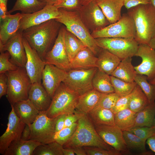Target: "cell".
I'll use <instances>...</instances> for the list:
<instances>
[{
	"label": "cell",
	"instance_id": "25",
	"mask_svg": "<svg viewBox=\"0 0 155 155\" xmlns=\"http://www.w3.org/2000/svg\"><path fill=\"white\" fill-rule=\"evenodd\" d=\"M98 55L97 68L100 71L111 75L121 60L108 51L102 48Z\"/></svg>",
	"mask_w": 155,
	"mask_h": 155
},
{
	"label": "cell",
	"instance_id": "49",
	"mask_svg": "<svg viewBox=\"0 0 155 155\" xmlns=\"http://www.w3.org/2000/svg\"><path fill=\"white\" fill-rule=\"evenodd\" d=\"M124 6L127 9L141 4L151 3L150 0H124Z\"/></svg>",
	"mask_w": 155,
	"mask_h": 155
},
{
	"label": "cell",
	"instance_id": "56",
	"mask_svg": "<svg viewBox=\"0 0 155 155\" xmlns=\"http://www.w3.org/2000/svg\"><path fill=\"white\" fill-rule=\"evenodd\" d=\"M39 1L45 3L47 5H54L55 4V0H38Z\"/></svg>",
	"mask_w": 155,
	"mask_h": 155
},
{
	"label": "cell",
	"instance_id": "39",
	"mask_svg": "<svg viewBox=\"0 0 155 155\" xmlns=\"http://www.w3.org/2000/svg\"><path fill=\"white\" fill-rule=\"evenodd\" d=\"M63 146L55 142L42 144L38 146L33 155H63Z\"/></svg>",
	"mask_w": 155,
	"mask_h": 155
},
{
	"label": "cell",
	"instance_id": "59",
	"mask_svg": "<svg viewBox=\"0 0 155 155\" xmlns=\"http://www.w3.org/2000/svg\"><path fill=\"white\" fill-rule=\"evenodd\" d=\"M8 0H0V4H3L7 6Z\"/></svg>",
	"mask_w": 155,
	"mask_h": 155
},
{
	"label": "cell",
	"instance_id": "57",
	"mask_svg": "<svg viewBox=\"0 0 155 155\" xmlns=\"http://www.w3.org/2000/svg\"><path fill=\"white\" fill-rule=\"evenodd\" d=\"M149 45L152 48L155 49V36L150 40Z\"/></svg>",
	"mask_w": 155,
	"mask_h": 155
},
{
	"label": "cell",
	"instance_id": "3",
	"mask_svg": "<svg viewBox=\"0 0 155 155\" xmlns=\"http://www.w3.org/2000/svg\"><path fill=\"white\" fill-rule=\"evenodd\" d=\"M79 146H94L108 150H115L100 136L87 114H84L78 120L72 136L63 146L64 148Z\"/></svg>",
	"mask_w": 155,
	"mask_h": 155
},
{
	"label": "cell",
	"instance_id": "18",
	"mask_svg": "<svg viewBox=\"0 0 155 155\" xmlns=\"http://www.w3.org/2000/svg\"><path fill=\"white\" fill-rule=\"evenodd\" d=\"M135 56L141 58L142 62L134 67L137 74L147 76L150 81L155 78V49L146 44H139Z\"/></svg>",
	"mask_w": 155,
	"mask_h": 155
},
{
	"label": "cell",
	"instance_id": "51",
	"mask_svg": "<svg viewBox=\"0 0 155 155\" xmlns=\"http://www.w3.org/2000/svg\"><path fill=\"white\" fill-rule=\"evenodd\" d=\"M30 133L31 130L30 125L26 124L22 131L21 139L24 140H29Z\"/></svg>",
	"mask_w": 155,
	"mask_h": 155
},
{
	"label": "cell",
	"instance_id": "38",
	"mask_svg": "<svg viewBox=\"0 0 155 155\" xmlns=\"http://www.w3.org/2000/svg\"><path fill=\"white\" fill-rule=\"evenodd\" d=\"M148 81L146 76L138 74L134 79V81L146 95L150 104L155 102V85L150 84Z\"/></svg>",
	"mask_w": 155,
	"mask_h": 155
},
{
	"label": "cell",
	"instance_id": "47",
	"mask_svg": "<svg viewBox=\"0 0 155 155\" xmlns=\"http://www.w3.org/2000/svg\"><path fill=\"white\" fill-rule=\"evenodd\" d=\"M84 114L75 111L74 113L66 115L64 127L70 126L77 122Z\"/></svg>",
	"mask_w": 155,
	"mask_h": 155
},
{
	"label": "cell",
	"instance_id": "23",
	"mask_svg": "<svg viewBox=\"0 0 155 155\" xmlns=\"http://www.w3.org/2000/svg\"><path fill=\"white\" fill-rule=\"evenodd\" d=\"M97 59L93 52L86 46L80 51L70 62L71 69L97 68Z\"/></svg>",
	"mask_w": 155,
	"mask_h": 155
},
{
	"label": "cell",
	"instance_id": "4",
	"mask_svg": "<svg viewBox=\"0 0 155 155\" xmlns=\"http://www.w3.org/2000/svg\"><path fill=\"white\" fill-rule=\"evenodd\" d=\"M59 9L61 16L55 20L64 25L67 30L79 38L96 56L98 55L101 48L96 44L95 38L82 21L78 12L63 8Z\"/></svg>",
	"mask_w": 155,
	"mask_h": 155
},
{
	"label": "cell",
	"instance_id": "54",
	"mask_svg": "<svg viewBox=\"0 0 155 155\" xmlns=\"http://www.w3.org/2000/svg\"><path fill=\"white\" fill-rule=\"evenodd\" d=\"M75 154L77 155H87L83 147H76L72 148Z\"/></svg>",
	"mask_w": 155,
	"mask_h": 155
},
{
	"label": "cell",
	"instance_id": "46",
	"mask_svg": "<svg viewBox=\"0 0 155 155\" xmlns=\"http://www.w3.org/2000/svg\"><path fill=\"white\" fill-rule=\"evenodd\" d=\"M131 96V93L126 96H120L111 110L115 114L119 112L129 108Z\"/></svg>",
	"mask_w": 155,
	"mask_h": 155
},
{
	"label": "cell",
	"instance_id": "42",
	"mask_svg": "<svg viewBox=\"0 0 155 155\" xmlns=\"http://www.w3.org/2000/svg\"><path fill=\"white\" fill-rule=\"evenodd\" d=\"M128 131L145 141L155 134L154 126L151 127H134Z\"/></svg>",
	"mask_w": 155,
	"mask_h": 155
},
{
	"label": "cell",
	"instance_id": "29",
	"mask_svg": "<svg viewBox=\"0 0 155 155\" xmlns=\"http://www.w3.org/2000/svg\"><path fill=\"white\" fill-rule=\"evenodd\" d=\"M131 61V57L122 60L111 75L127 82H134L137 74Z\"/></svg>",
	"mask_w": 155,
	"mask_h": 155
},
{
	"label": "cell",
	"instance_id": "15",
	"mask_svg": "<svg viewBox=\"0 0 155 155\" xmlns=\"http://www.w3.org/2000/svg\"><path fill=\"white\" fill-rule=\"evenodd\" d=\"M94 126L98 133L106 144L121 154L131 153L125 143L123 131L115 125Z\"/></svg>",
	"mask_w": 155,
	"mask_h": 155
},
{
	"label": "cell",
	"instance_id": "21",
	"mask_svg": "<svg viewBox=\"0 0 155 155\" xmlns=\"http://www.w3.org/2000/svg\"><path fill=\"white\" fill-rule=\"evenodd\" d=\"M28 99L39 111H46L52 101L41 83L32 84L29 92Z\"/></svg>",
	"mask_w": 155,
	"mask_h": 155
},
{
	"label": "cell",
	"instance_id": "55",
	"mask_svg": "<svg viewBox=\"0 0 155 155\" xmlns=\"http://www.w3.org/2000/svg\"><path fill=\"white\" fill-rule=\"evenodd\" d=\"M63 155H75L73 150L72 148H66L63 149Z\"/></svg>",
	"mask_w": 155,
	"mask_h": 155
},
{
	"label": "cell",
	"instance_id": "43",
	"mask_svg": "<svg viewBox=\"0 0 155 155\" xmlns=\"http://www.w3.org/2000/svg\"><path fill=\"white\" fill-rule=\"evenodd\" d=\"M10 55L7 51L1 53L0 55V73L16 70L19 67L11 62Z\"/></svg>",
	"mask_w": 155,
	"mask_h": 155
},
{
	"label": "cell",
	"instance_id": "7",
	"mask_svg": "<svg viewBox=\"0 0 155 155\" xmlns=\"http://www.w3.org/2000/svg\"><path fill=\"white\" fill-rule=\"evenodd\" d=\"M95 39L98 47L108 51L121 60L135 56L139 45L134 38H100Z\"/></svg>",
	"mask_w": 155,
	"mask_h": 155
},
{
	"label": "cell",
	"instance_id": "33",
	"mask_svg": "<svg viewBox=\"0 0 155 155\" xmlns=\"http://www.w3.org/2000/svg\"><path fill=\"white\" fill-rule=\"evenodd\" d=\"M46 4L38 0H16L9 13L20 11L22 13H29L38 11L43 8Z\"/></svg>",
	"mask_w": 155,
	"mask_h": 155
},
{
	"label": "cell",
	"instance_id": "36",
	"mask_svg": "<svg viewBox=\"0 0 155 155\" xmlns=\"http://www.w3.org/2000/svg\"><path fill=\"white\" fill-rule=\"evenodd\" d=\"M125 143L128 148L140 152L142 154L150 153L146 151L145 141L128 130L123 131Z\"/></svg>",
	"mask_w": 155,
	"mask_h": 155
},
{
	"label": "cell",
	"instance_id": "32",
	"mask_svg": "<svg viewBox=\"0 0 155 155\" xmlns=\"http://www.w3.org/2000/svg\"><path fill=\"white\" fill-rule=\"evenodd\" d=\"M137 113L127 108L115 114V125L122 131L128 130L134 127Z\"/></svg>",
	"mask_w": 155,
	"mask_h": 155
},
{
	"label": "cell",
	"instance_id": "9",
	"mask_svg": "<svg viewBox=\"0 0 155 155\" xmlns=\"http://www.w3.org/2000/svg\"><path fill=\"white\" fill-rule=\"evenodd\" d=\"M97 69H71L67 71L63 82L70 90L81 95L93 89L92 80Z\"/></svg>",
	"mask_w": 155,
	"mask_h": 155
},
{
	"label": "cell",
	"instance_id": "48",
	"mask_svg": "<svg viewBox=\"0 0 155 155\" xmlns=\"http://www.w3.org/2000/svg\"><path fill=\"white\" fill-rule=\"evenodd\" d=\"M7 78L5 73H0V98L6 95L7 92Z\"/></svg>",
	"mask_w": 155,
	"mask_h": 155
},
{
	"label": "cell",
	"instance_id": "17",
	"mask_svg": "<svg viewBox=\"0 0 155 155\" xmlns=\"http://www.w3.org/2000/svg\"><path fill=\"white\" fill-rule=\"evenodd\" d=\"M23 42L26 54L25 66L26 73L32 84L41 83L42 73L46 63L23 37Z\"/></svg>",
	"mask_w": 155,
	"mask_h": 155
},
{
	"label": "cell",
	"instance_id": "12",
	"mask_svg": "<svg viewBox=\"0 0 155 155\" xmlns=\"http://www.w3.org/2000/svg\"><path fill=\"white\" fill-rule=\"evenodd\" d=\"M65 26H62L51 49L46 54L43 60L46 64L53 65L68 71L71 69L70 61L65 43Z\"/></svg>",
	"mask_w": 155,
	"mask_h": 155
},
{
	"label": "cell",
	"instance_id": "58",
	"mask_svg": "<svg viewBox=\"0 0 155 155\" xmlns=\"http://www.w3.org/2000/svg\"><path fill=\"white\" fill-rule=\"evenodd\" d=\"M93 0H81V4L82 5H83Z\"/></svg>",
	"mask_w": 155,
	"mask_h": 155
},
{
	"label": "cell",
	"instance_id": "2",
	"mask_svg": "<svg viewBox=\"0 0 155 155\" xmlns=\"http://www.w3.org/2000/svg\"><path fill=\"white\" fill-rule=\"evenodd\" d=\"M135 23L134 38L139 44L149 45L155 36V8L151 3L141 4L127 9Z\"/></svg>",
	"mask_w": 155,
	"mask_h": 155
},
{
	"label": "cell",
	"instance_id": "10",
	"mask_svg": "<svg viewBox=\"0 0 155 155\" xmlns=\"http://www.w3.org/2000/svg\"><path fill=\"white\" fill-rule=\"evenodd\" d=\"M56 119L57 117H48L46 111H40L35 120L30 125L31 133L29 140L42 144L53 142Z\"/></svg>",
	"mask_w": 155,
	"mask_h": 155
},
{
	"label": "cell",
	"instance_id": "37",
	"mask_svg": "<svg viewBox=\"0 0 155 155\" xmlns=\"http://www.w3.org/2000/svg\"><path fill=\"white\" fill-rule=\"evenodd\" d=\"M110 78L114 92L120 96L131 94L137 85L135 81L127 82L111 75H110Z\"/></svg>",
	"mask_w": 155,
	"mask_h": 155
},
{
	"label": "cell",
	"instance_id": "52",
	"mask_svg": "<svg viewBox=\"0 0 155 155\" xmlns=\"http://www.w3.org/2000/svg\"><path fill=\"white\" fill-rule=\"evenodd\" d=\"M146 141L150 149L155 153V134L149 138Z\"/></svg>",
	"mask_w": 155,
	"mask_h": 155
},
{
	"label": "cell",
	"instance_id": "40",
	"mask_svg": "<svg viewBox=\"0 0 155 155\" xmlns=\"http://www.w3.org/2000/svg\"><path fill=\"white\" fill-rule=\"evenodd\" d=\"M77 125V122L70 126L64 127L59 131L55 133L53 142H55L63 146L71 137Z\"/></svg>",
	"mask_w": 155,
	"mask_h": 155
},
{
	"label": "cell",
	"instance_id": "13",
	"mask_svg": "<svg viewBox=\"0 0 155 155\" xmlns=\"http://www.w3.org/2000/svg\"><path fill=\"white\" fill-rule=\"evenodd\" d=\"M8 117L7 127L5 132L0 137V153L4 155L5 152L13 141L21 138L26 124L16 113L13 106Z\"/></svg>",
	"mask_w": 155,
	"mask_h": 155
},
{
	"label": "cell",
	"instance_id": "44",
	"mask_svg": "<svg viewBox=\"0 0 155 155\" xmlns=\"http://www.w3.org/2000/svg\"><path fill=\"white\" fill-rule=\"evenodd\" d=\"M87 155H121L122 154L115 150H108L94 146L83 147Z\"/></svg>",
	"mask_w": 155,
	"mask_h": 155
},
{
	"label": "cell",
	"instance_id": "61",
	"mask_svg": "<svg viewBox=\"0 0 155 155\" xmlns=\"http://www.w3.org/2000/svg\"><path fill=\"white\" fill-rule=\"evenodd\" d=\"M151 4L155 8V0H150Z\"/></svg>",
	"mask_w": 155,
	"mask_h": 155
},
{
	"label": "cell",
	"instance_id": "20",
	"mask_svg": "<svg viewBox=\"0 0 155 155\" xmlns=\"http://www.w3.org/2000/svg\"><path fill=\"white\" fill-rule=\"evenodd\" d=\"M22 13L11 14L8 12L0 20V44H5L19 30Z\"/></svg>",
	"mask_w": 155,
	"mask_h": 155
},
{
	"label": "cell",
	"instance_id": "45",
	"mask_svg": "<svg viewBox=\"0 0 155 155\" xmlns=\"http://www.w3.org/2000/svg\"><path fill=\"white\" fill-rule=\"evenodd\" d=\"M58 8L77 11L82 6L81 0H61L55 5Z\"/></svg>",
	"mask_w": 155,
	"mask_h": 155
},
{
	"label": "cell",
	"instance_id": "14",
	"mask_svg": "<svg viewBox=\"0 0 155 155\" xmlns=\"http://www.w3.org/2000/svg\"><path fill=\"white\" fill-rule=\"evenodd\" d=\"M22 13L19 30L22 31L51 20L58 19L61 16L59 9L54 5L47 4L42 9L35 12Z\"/></svg>",
	"mask_w": 155,
	"mask_h": 155
},
{
	"label": "cell",
	"instance_id": "34",
	"mask_svg": "<svg viewBox=\"0 0 155 155\" xmlns=\"http://www.w3.org/2000/svg\"><path fill=\"white\" fill-rule=\"evenodd\" d=\"M64 40L66 51L70 62L76 55L86 46L79 38L66 28Z\"/></svg>",
	"mask_w": 155,
	"mask_h": 155
},
{
	"label": "cell",
	"instance_id": "50",
	"mask_svg": "<svg viewBox=\"0 0 155 155\" xmlns=\"http://www.w3.org/2000/svg\"><path fill=\"white\" fill-rule=\"evenodd\" d=\"M66 115L65 114L62 115L57 117L55 125V133L59 131L64 128Z\"/></svg>",
	"mask_w": 155,
	"mask_h": 155
},
{
	"label": "cell",
	"instance_id": "19",
	"mask_svg": "<svg viewBox=\"0 0 155 155\" xmlns=\"http://www.w3.org/2000/svg\"><path fill=\"white\" fill-rule=\"evenodd\" d=\"M67 71L54 65L46 64L42 72V85L51 99L57 88L66 78Z\"/></svg>",
	"mask_w": 155,
	"mask_h": 155
},
{
	"label": "cell",
	"instance_id": "24",
	"mask_svg": "<svg viewBox=\"0 0 155 155\" xmlns=\"http://www.w3.org/2000/svg\"><path fill=\"white\" fill-rule=\"evenodd\" d=\"M111 24L121 18V10L124 6V0H95Z\"/></svg>",
	"mask_w": 155,
	"mask_h": 155
},
{
	"label": "cell",
	"instance_id": "60",
	"mask_svg": "<svg viewBox=\"0 0 155 155\" xmlns=\"http://www.w3.org/2000/svg\"><path fill=\"white\" fill-rule=\"evenodd\" d=\"M149 82L152 84L155 85V78Z\"/></svg>",
	"mask_w": 155,
	"mask_h": 155
},
{
	"label": "cell",
	"instance_id": "31",
	"mask_svg": "<svg viewBox=\"0 0 155 155\" xmlns=\"http://www.w3.org/2000/svg\"><path fill=\"white\" fill-rule=\"evenodd\" d=\"M155 103L149 104L137 113L134 127H151L154 126Z\"/></svg>",
	"mask_w": 155,
	"mask_h": 155
},
{
	"label": "cell",
	"instance_id": "26",
	"mask_svg": "<svg viewBox=\"0 0 155 155\" xmlns=\"http://www.w3.org/2000/svg\"><path fill=\"white\" fill-rule=\"evenodd\" d=\"M42 144L34 140L21 139L12 142L3 155H33L35 148Z\"/></svg>",
	"mask_w": 155,
	"mask_h": 155
},
{
	"label": "cell",
	"instance_id": "1",
	"mask_svg": "<svg viewBox=\"0 0 155 155\" xmlns=\"http://www.w3.org/2000/svg\"><path fill=\"white\" fill-rule=\"evenodd\" d=\"M62 26L55 19H51L23 30L22 36L43 60L53 45Z\"/></svg>",
	"mask_w": 155,
	"mask_h": 155
},
{
	"label": "cell",
	"instance_id": "62",
	"mask_svg": "<svg viewBox=\"0 0 155 155\" xmlns=\"http://www.w3.org/2000/svg\"><path fill=\"white\" fill-rule=\"evenodd\" d=\"M154 126L155 128V118L154 119Z\"/></svg>",
	"mask_w": 155,
	"mask_h": 155
},
{
	"label": "cell",
	"instance_id": "53",
	"mask_svg": "<svg viewBox=\"0 0 155 155\" xmlns=\"http://www.w3.org/2000/svg\"><path fill=\"white\" fill-rule=\"evenodd\" d=\"M0 20L4 19L8 13L7 6L3 4H0Z\"/></svg>",
	"mask_w": 155,
	"mask_h": 155
},
{
	"label": "cell",
	"instance_id": "27",
	"mask_svg": "<svg viewBox=\"0 0 155 155\" xmlns=\"http://www.w3.org/2000/svg\"><path fill=\"white\" fill-rule=\"evenodd\" d=\"M101 94L93 89L80 95L75 111L83 114H87L97 106Z\"/></svg>",
	"mask_w": 155,
	"mask_h": 155
},
{
	"label": "cell",
	"instance_id": "11",
	"mask_svg": "<svg viewBox=\"0 0 155 155\" xmlns=\"http://www.w3.org/2000/svg\"><path fill=\"white\" fill-rule=\"evenodd\" d=\"M77 11L91 33L100 30L111 24L95 0L82 5Z\"/></svg>",
	"mask_w": 155,
	"mask_h": 155
},
{
	"label": "cell",
	"instance_id": "8",
	"mask_svg": "<svg viewBox=\"0 0 155 155\" xmlns=\"http://www.w3.org/2000/svg\"><path fill=\"white\" fill-rule=\"evenodd\" d=\"M136 34L135 24L132 18L127 13L123 14L117 22L111 24L103 29L91 33L94 38L121 37L134 38Z\"/></svg>",
	"mask_w": 155,
	"mask_h": 155
},
{
	"label": "cell",
	"instance_id": "35",
	"mask_svg": "<svg viewBox=\"0 0 155 155\" xmlns=\"http://www.w3.org/2000/svg\"><path fill=\"white\" fill-rule=\"evenodd\" d=\"M149 104L146 95L140 86L137 84L131 93L129 108L133 111L137 113Z\"/></svg>",
	"mask_w": 155,
	"mask_h": 155
},
{
	"label": "cell",
	"instance_id": "6",
	"mask_svg": "<svg viewBox=\"0 0 155 155\" xmlns=\"http://www.w3.org/2000/svg\"><path fill=\"white\" fill-rule=\"evenodd\" d=\"M79 96L62 82L56 90L50 105L46 111L47 116L54 118L61 115L74 113Z\"/></svg>",
	"mask_w": 155,
	"mask_h": 155
},
{
	"label": "cell",
	"instance_id": "30",
	"mask_svg": "<svg viewBox=\"0 0 155 155\" xmlns=\"http://www.w3.org/2000/svg\"><path fill=\"white\" fill-rule=\"evenodd\" d=\"M92 84L93 88L101 93L114 92L110 75L98 69L93 77Z\"/></svg>",
	"mask_w": 155,
	"mask_h": 155
},
{
	"label": "cell",
	"instance_id": "16",
	"mask_svg": "<svg viewBox=\"0 0 155 155\" xmlns=\"http://www.w3.org/2000/svg\"><path fill=\"white\" fill-rule=\"evenodd\" d=\"M23 38L22 31L19 30L5 44H0V52H8L11 62L19 67L25 68L27 57Z\"/></svg>",
	"mask_w": 155,
	"mask_h": 155
},
{
	"label": "cell",
	"instance_id": "22",
	"mask_svg": "<svg viewBox=\"0 0 155 155\" xmlns=\"http://www.w3.org/2000/svg\"><path fill=\"white\" fill-rule=\"evenodd\" d=\"M13 106L17 116L28 125L34 121L40 112L28 98L18 102Z\"/></svg>",
	"mask_w": 155,
	"mask_h": 155
},
{
	"label": "cell",
	"instance_id": "5",
	"mask_svg": "<svg viewBox=\"0 0 155 155\" xmlns=\"http://www.w3.org/2000/svg\"><path fill=\"white\" fill-rule=\"evenodd\" d=\"M7 77L8 90L6 97L11 105L28 98L32 83L25 67L5 73Z\"/></svg>",
	"mask_w": 155,
	"mask_h": 155
},
{
	"label": "cell",
	"instance_id": "28",
	"mask_svg": "<svg viewBox=\"0 0 155 155\" xmlns=\"http://www.w3.org/2000/svg\"><path fill=\"white\" fill-rule=\"evenodd\" d=\"M87 114L95 126L115 125V114L111 109L97 106Z\"/></svg>",
	"mask_w": 155,
	"mask_h": 155
},
{
	"label": "cell",
	"instance_id": "41",
	"mask_svg": "<svg viewBox=\"0 0 155 155\" xmlns=\"http://www.w3.org/2000/svg\"><path fill=\"white\" fill-rule=\"evenodd\" d=\"M120 97L115 92L108 94L102 93L97 106L111 110Z\"/></svg>",
	"mask_w": 155,
	"mask_h": 155
}]
</instances>
